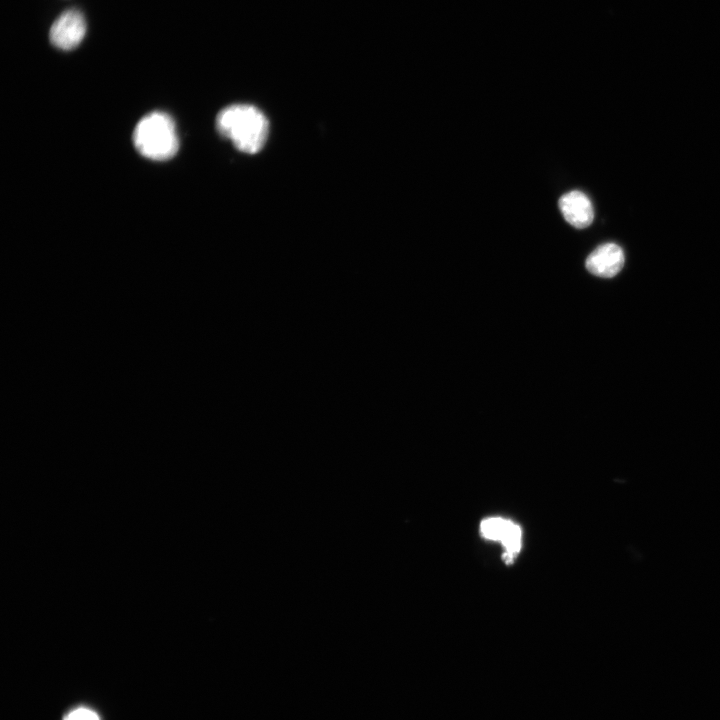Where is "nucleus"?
Wrapping results in <instances>:
<instances>
[{
    "mask_svg": "<svg viewBox=\"0 0 720 720\" xmlns=\"http://www.w3.org/2000/svg\"><path fill=\"white\" fill-rule=\"evenodd\" d=\"M216 126L222 136L245 153L260 151L269 132L265 115L248 104H234L224 108L217 115Z\"/></svg>",
    "mask_w": 720,
    "mask_h": 720,
    "instance_id": "nucleus-1",
    "label": "nucleus"
},
{
    "mask_svg": "<svg viewBox=\"0 0 720 720\" xmlns=\"http://www.w3.org/2000/svg\"><path fill=\"white\" fill-rule=\"evenodd\" d=\"M133 143L137 151L151 160H167L178 149V137L172 118L163 112H152L135 127Z\"/></svg>",
    "mask_w": 720,
    "mask_h": 720,
    "instance_id": "nucleus-2",
    "label": "nucleus"
},
{
    "mask_svg": "<svg viewBox=\"0 0 720 720\" xmlns=\"http://www.w3.org/2000/svg\"><path fill=\"white\" fill-rule=\"evenodd\" d=\"M86 21L83 14L76 9L64 11L53 22L50 32V42L61 50H72L83 40L86 34Z\"/></svg>",
    "mask_w": 720,
    "mask_h": 720,
    "instance_id": "nucleus-3",
    "label": "nucleus"
},
{
    "mask_svg": "<svg viewBox=\"0 0 720 720\" xmlns=\"http://www.w3.org/2000/svg\"><path fill=\"white\" fill-rule=\"evenodd\" d=\"M625 256L622 248L615 243H605L592 251L586 259V269L593 275L611 278L624 266Z\"/></svg>",
    "mask_w": 720,
    "mask_h": 720,
    "instance_id": "nucleus-4",
    "label": "nucleus"
},
{
    "mask_svg": "<svg viewBox=\"0 0 720 720\" xmlns=\"http://www.w3.org/2000/svg\"><path fill=\"white\" fill-rule=\"evenodd\" d=\"M480 531L485 538L499 540L506 549L504 559L510 562L521 547V529L512 521L488 518L482 521Z\"/></svg>",
    "mask_w": 720,
    "mask_h": 720,
    "instance_id": "nucleus-5",
    "label": "nucleus"
},
{
    "mask_svg": "<svg viewBox=\"0 0 720 720\" xmlns=\"http://www.w3.org/2000/svg\"><path fill=\"white\" fill-rule=\"evenodd\" d=\"M559 208L564 219L575 228H586L593 221L592 203L581 191L574 190L562 195L559 199Z\"/></svg>",
    "mask_w": 720,
    "mask_h": 720,
    "instance_id": "nucleus-6",
    "label": "nucleus"
},
{
    "mask_svg": "<svg viewBox=\"0 0 720 720\" xmlns=\"http://www.w3.org/2000/svg\"><path fill=\"white\" fill-rule=\"evenodd\" d=\"M64 720H99V717L87 708H78L65 716Z\"/></svg>",
    "mask_w": 720,
    "mask_h": 720,
    "instance_id": "nucleus-7",
    "label": "nucleus"
}]
</instances>
